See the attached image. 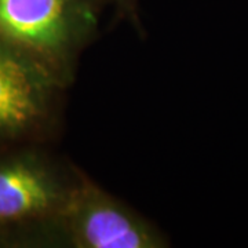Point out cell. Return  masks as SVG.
<instances>
[{
	"label": "cell",
	"instance_id": "cell-5",
	"mask_svg": "<svg viewBox=\"0 0 248 248\" xmlns=\"http://www.w3.org/2000/svg\"><path fill=\"white\" fill-rule=\"evenodd\" d=\"M110 4H113L116 9L120 13H123L124 16H133L135 13V6H137V0H104Z\"/></svg>",
	"mask_w": 248,
	"mask_h": 248
},
{
	"label": "cell",
	"instance_id": "cell-2",
	"mask_svg": "<svg viewBox=\"0 0 248 248\" xmlns=\"http://www.w3.org/2000/svg\"><path fill=\"white\" fill-rule=\"evenodd\" d=\"M104 0H0V39L17 46L68 83L97 31Z\"/></svg>",
	"mask_w": 248,
	"mask_h": 248
},
{
	"label": "cell",
	"instance_id": "cell-1",
	"mask_svg": "<svg viewBox=\"0 0 248 248\" xmlns=\"http://www.w3.org/2000/svg\"><path fill=\"white\" fill-rule=\"evenodd\" d=\"M76 175L33 148L1 149L0 247L53 246Z\"/></svg>",
	"mask_w": 248,
	"mask_h": 248
},
{
	"label": "cell",
	"instance_id": "cell-4",
	"mask_svg": "<svg viewBox=\"0 0 248 248\" xmlns=\"http://www.w3.org/2000/svg\"><path fill=\"white\" fill-rule=\"evenodd\" d=\"M65 84L40 60L0 39V143L27 141L43 131Z\"/></svg>",
	"mask_w": 248,
	"mask_h": 248
},
{
	"label": "cell",
	"instance_id": "cell-3",
	"mask_svg": "<svg viewBox=\"0 0 248 248\" xmlns=\"http://www.w3.org/2000/svg\"><path fill=\"white\" fill-rule=\"evenodd\" d=\"M53 246L72 248H163L152 223L83 175H76L55 223Z\"/></svg>",
	"mask_w": 248,
	"mask_h": 248
}]
</instances>
